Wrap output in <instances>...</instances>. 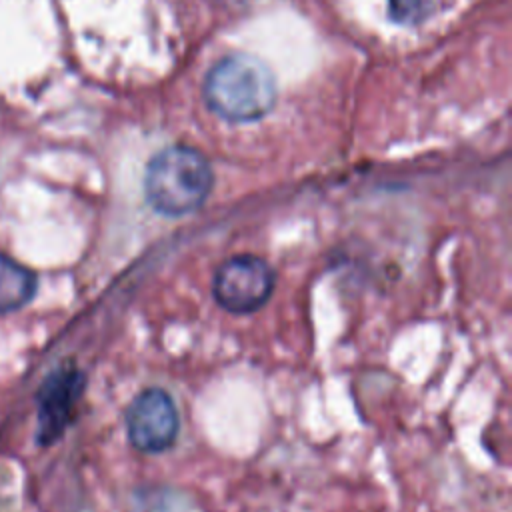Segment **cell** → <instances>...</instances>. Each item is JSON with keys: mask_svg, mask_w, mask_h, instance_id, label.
Returning a JSON list of instances; mask_svg holds the SVG:
<instances>
[{"mask_svg": "<svg viewBox=\"0 0 512 512\" xmlns=\"http://www.w3.org/2000/svg\"><path fill=\"white\" fill-rule=\"evenodd\" d=\"M276 274L256 254H236L220 262L212 278L216 304L230 314H252L272 296Z\"/></svg>", "mask_w": 512, "mask_h": 512, "instance_id": "3", "label": "cell"}, {"mask_svg": "<svg viewBox=\"0 0 512 512\" xmlns=\"http://www.w3.org/2000/svg\"><path fill=\"white\" fill-rule=\"evenodd\" d=\"M204 98L210 110L228 122H254L272 110L276 82L258 58L230 54L206 74Z\"/></svg>", "mask_w": 512, "mask_h": 512, "instance_id": "2", "label": "cell"}, {"mask_svg": "<svg viewBox=\"0 0 512 512\" xmlns=\"http://www.w3.org/2000/svg\"><path fill=\"white\" fill-rule=\"evenodd\" d=\"M84 374L74 364L56 368L38 390V442L50 444L68 426L82 394Z\"/></svg>", "mask_w": 512, "mask_h": 512, "instance_id": "5", "label": "cell"}, {"mask_svg": "<svg viewBox=\"0 0 512 512\" xmlns=\"http://www.w3.org/2000/svg\"><path fill=\"white\" fill-rule=\"evenodd\" d=\"M214 174L206 156L190 146H168L152 156L144 172V198L162 216L198 210L210 196Z\"/></svg>", "mask_w": 512, "mask_h": 512, "instance_id": "1", "label": "cell"}, {"mask_svg": "<svg viewBox=\"0 0 512 512\" xmlns=\"http://www.w3.org/2000/svg\"><path fill=\"white\" fill-rule=\"evenodd\" d=\"M430 8V0H390V12L404 24H414L424 18Z\"/></svg>", "mask_w": 512, "mask_h": 512, "instance_id": "7", "label": "cell"}, {"mask_svg": "<svg viewBox=\"0 0 512 512\" xmlns=\"http://www.w3.org/2000/svg\"><path fill=\"white\" fill-rule=\"evenodd\" d=\"M126 438L136 452L160 454L174 446L180 430L172 396L158 386L138 392L124 414Z\"/></svg>", "mask_w": 512, "mask_h": 512, "instance_id": "4", "label": "cell"}, {"mask_svg": "<svg viewBox=\"0 0 512 512\" xmlns=\"http://www.w3.org/2000/svg\"><path fill=\"white\" fill-rule=\"evenodd\" d=\"M36 288V272L0 252V314H10L24 308L34 298Z\"/></svg>", "mask_w": 512, "mask_h": 512, "instance_id": "6", "label": "cell"}]
</instances>
